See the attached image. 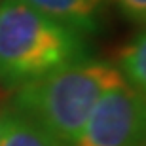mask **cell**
I'll return each mask as SVG.
<instances>
[{"label": "cell", "instance_id": "6da1fadb", "mask_svg": "<svg viewBox=\"0 0 146 146\" xmlns=\"http://www.w3.org/2000/svg\"><path fill=\"white\" fill-rule=\"evenodd\" d=\"M121 80L116 65L84 57L17 87L11 108L33 119L61 146H74L101 95Z\"/></svg>", "mask_w": 146, "mask_h": 146}, {"label": "cell", "instance_id": "7a4b0ae2", "mask_svg": "<svg viewBox=\"0 0 146 146\" xmlns=\"http://www.w3.org/2000/svg\"><path fill=\"white\" fill-rule=\"evenodd\" d=\"M84 57L80 31L19 0L0 2V86L17 89Z\"/></svg>", "mask_w": 146, "mask_h": 146}, {"label": "cell", "instance_id": "3957f363", "mask_svg": "<svg viewBox=\"0 0 146 146\" xmlns=\"http://www.w3.org/2000/svg\"><path fill=\"white\" fill-rule=\"evenodd\" d=\"M146 99L125 80L101 95L74 146H142Z\"/></svg>", "mask_w": 146, "mask_h": 146}, {"label": "cell", "instance_id": "277c9868", "mask_svg": "<svg viewBox=\"0 0 146 146\" xmlns=\"http://www.w3.org/2000/svg\"><path fill=\"white\" fill-rule=\"evenodd\" d=\"M59 23L80 31L82 34L97 33L103 21L104 0H19Z\"/></svg>", "mask_w": 146, "mask_h": 146}, {"label": "cell", "instance_id": "5b68a950", "mask_svg": "<svg viewBox=\"0 0 146 146\" xmlns=\"http://www.w3.org/2000/svg\"><path fill=\"white\" fill-rule=\"evenodd\" d=\"M0 146H61L53 137L36 125L33 119L8 108L0 119Z\"/></svg>", "mask_w": 146, "mask_h": 146}, {"label": "cell", "instance_id": "8992f818", "mask_svg": "<svg viewBox=\"0 0 146 146\" xmlns=\"http://www.w3.org/2000/svg\"><path fill=\"white\" fill-rule=\"evenodd\" d=\"M118 68L123 80L146 99V31L119 51Z\"/></svg>", "mask_w": 146, "mask_h": 146}, {"label": "cell", "instance_id": "52a82bcc", "mask_svg": "<svg viewBox=\"0 0 146 146\" xmlns=\"http://www.w3.org/2000/svg\"><path fill=\"white\" fill-rule=\"evenodd\" d=\"M129 21L146 25V0H112Z\"/></svg>", "mask_w": 146, "mask_h": 146}, {"label": "cell", "instance_id": "ba28073f", "mask_svg": "<svg viewBox=\"0 0 146 146\" xmlns=\"http://www.w3.org/2000/svg\"><path fill=\"white\" fill-rule=\"evenodd\" d=\"M142 146H146V137H144V142H142Z\"/></svg>", "mask_w": 146, "mask_h": 146}, {"label": "cell", "instance_id": "9c48e42d", "mask_svg": "<svg viewBox=\"0 0 146 146\" xmlns=\"http://www.w3.org/2000/svg\"><path fill=\"white\" fill-rule=\"evenodd\" d=\"M0 119H2V112H0Z\"/></svg>", "mask_w": 146, "mask_h": 146}]
</instances>
